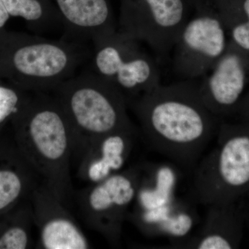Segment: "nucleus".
Masks as SVG:
<instances>
[{"instance_id":"25","label":"nucleus","mask_w":249,"mask_h":249,"mask_svg":"<svg viewBox=\"0 0 249 249\" xmlns=\"http://www.w3.org/2000/svg\"><path fill=\"white\" fill-rule=\"evenodd\" d=\"M242 212H243L244 217H245V219H247V221H248L249 226V208L248 210H247V212H244V211H242Z\"/></svg>"},{"instance_id":"12","label":"nucleus","mask_w":249,"mask_h":249,"mask_svg":"<svg viewBox=\"0 0 249 249\" xmlns=\"http://www.w3.org/2000/svg\"><path fill=\"white\" fill-rule=\"evenodd\" d=\"M139 134L133 126L108 134L93 142L78 159V178L93 184L125 169Z\"/></svg>"},{"instance_id":"16","label":"nucleus","mask_w":249,"mask_h":249,"mask_svg":"<svg viewBox=\"0 0 249 249\" xmlns=\"http://www.w3.org/2000/svg\"><path fill=\"white\" fill-rule=\"evenodd\" d=\"M193 210L175 198L169 204L147 210L130 211L127 219L148 236L168 237L173 247H178L190 237L196 219Z\"/></svg>"},{"instance_id":"9","label":"nucleus","mask_w":249,"mask_h":249,"mask_svg":"<svg viewBox=\"0 0 249 249\" xmlns=\"http://www.w3.org/2000/svg\"><path fill=\"white\" fill-rule=\"evenodd\" d=\"M186 0H121L119 32L160 55L173 49L189 19Z\"/></svg>"},{"instance_id":"15","label":"nucleus","mask_w":249,"mask_h":249,"mask_svg":"<svg viewBox=\"0 0 249 249\" xmlns=\"http://www.w3.org/2000/svg\"><path fill=\"white\" fill-rule=\"evenodd\" d=\"M234 204H213L208 209L201 230L188 237L178 248L232 249L239 248L245 221L242 211Z\"/></svg>"},{"instance_id":"13","label":"nucleus","mask_w":249,"mask_h":249,"mask_svg":"<svg viewBox=\"0 0 249 249\" xmlns=\"http://www.w3.org/2000/svg\"><path fill=\"white\" fill-rule=\"evenodd\" d=\"M52 1L61 19L65 38L86 43L117 31L109 0Z\"/></svg>"},{"instance_id":"17","label":"nucleus","mask_w":249,"mask_h":249,"mask_svg":"<svg viewBox=\"0 0 249 249\" xmlns=\"http://www.w3.org/2000/svg\"><path fill=\"white\" fill-rule=\"evenodd\" d=\"M178 180V173L172 165H142L138 191L130 211H147L172 202L175 199Z\"/></svg>"},{"instance_id":"4","label":"nucleus","mask_w":249,"mask_h":249,"mask_svg":"<svg viewBox=\"0 0 249 249\" xmlns=\"http://www.w3.org/2000/svg\"><path fill=\"white\" fill-rule=\"evenodd\" d=\"M53 93L71 127L76 160L98 139L134 126L124 95L89 69L65 80Z\"/></svg>"},{"instance_id":"1","label":"nucleus","mask_w":249,"mask_h":249,"mask_svg":"<svg viewBox=\"0 0 249 249\" xmlns=\"http://www.w3.org/2000/svg\"><path fill=\"white\" fill-rule=\"evenodd\" d=\"M152 150L193 172L222 120L205 106L196 80L160 84L128 103Z\"/></svg>"},{"instance_id":"2","label":"nucleus","mask_w":249,"mask_h":249,"mask_svg":"<svg viewBox=\"0 0 249 249\" xmlns=\"http://www.w3.org/2000/svg\"><path fill=\"white\" fill-rule=\"evenodd\" d=\"M11 125L13 138L28 164L67 204L73 196V137L58 100L48 93L30 94Z\"/></svg>"},{"instance_id":"14","label":"nucleus","mask_w":249,"mask_h":249,"mask_svg":"<svg viewBox=\"0 0 249 249\" xmlns=\"http://www.w3.org/2000/svg\"><path fill=\"white\" fill-rule=\"evenodd\" d=\"M40 180L14 138L9 140L0 135V215L29 200Z\"/></svg>"},{"instance_id":"26","label":"nucleus","mask_w":249,"mask_h":249,"mask_svg":"<svg viewBox=\"0 0 249 249\" xmlns=\"http://www.w3.org/2000/svg\"></svg>"},{"instance_id":"18","label":"nucleus","mask_w":249,"mask_h":249,"mask_svg":"<svg viewBox=\"0 0 249 249\" xmlns=\"http://www.w3.org/2000/svg\"><path fill=\"white\" fill-rule=\"evenodd\" d=\"M11 18H20L36 34H43L62 25L52 0H2Z\"/></svg>"},{"instance_id":"7","label":"nucleus","mask_w":249,"mask_h":249,"mask_svg":"<svg viewBox=\"0 0 249 249\" xmlns=\"http://www.w3.org/2000/svg\"><path fill=\"white\" fill-rule=\"evenodd\" d=\"M142 165L127 167L100 182L89 184L76 196L82 219L114 247L121 245L124 223L137 196Z\"/></svg>"},{"instance_id":"3","label":"nucleus","mask_w":249,"mask_h":249,"mask_svg":"<svg viewBox=\"0 0 249 249\" xmlns=\"http://www.w3.org/2000/svg\"><path fill=\"white\" fill-rule=\"evenodd\" d=\"M91 52L85 42L5 29L0 31V78L28 93L53 92L89 61Z\"/></svg>"},{"instance_id":"8","label":"nucleus","mask_w":249,"mask_h":249,"mask_svg":"<svg viewBox=\"0 0 249 249\" xmlns=\"http://www.w3.org/2000/svg\"><path fill=\"white\" fill-rule=\"evenodd\" d=\"M194 7L196 14L187 21L173 48L174 71L184 80L204 76L230 42L222 19L211 4L204 1Z\"/></svg>"},{"instance_id":"19","label":"nucleus","mask_w":249,"mask_h":249,"mask_svg":"<svg viewBox=\"0 0 249 249\" xmlns=\"http://www.w3.org/2000/svg\"><path fill=\"white\" fill-rule=\"evenodd\" d=\"M34 224L30 201L0 215V249L30 248Z\"/></svg>"},{"instance_id":"21","label":"nucleus","mask_w":249,"mask_h":249,"mask_svg":"<svg viewBox=\"0 0 249 249\" xmlns=\"http://www.w3.org/2000/svg\"><path fill=\"white\" fill-rule=\"evenodd\" d=\"M31 93L0 78V135L27 102Z\"/></svg>"},{"instance_id":"6","label":"nucleus","mask_w":249,"mask_h":249,"mask_svg":"<svg viewBox=\"0 0 249 249\" xmlns=\"http://www.w3.org/2000/svg\"><path fill=\"white\" fill-rule=\"evenodd\" d=\"M139 42L118 30L92 42L89 70L116 87L127 105L160 84L157 62Z\"/></svg>"},{"instance_id":"10","label":"nucleus","mask_w":249,"mask_h":249,"mask_svg":"<svg viewBox=\"0 0 249 249\" xmlns=\"http://www.w3.org/2000/svg\"><path fill=\"white\" fill-rule=\"evenodd\" d=\"M201 78L199 91L206 107L221 120L234 115L249 82V54L229 42L225 53Z\"/></svg>"},{"instance_id":"20","label":"nucleus","mask_w":249,"mask_h":249,"mask_svg":"<svg viewBox=\"0 0 249 249\" xmlns=\"http://www.w3.org/2000/svg\"><path fill=\"white\" fill-rule=\"evenodd\" d=\"M213 6L227 29L229 40L249 54V0H204Z\"/></svg>"},{"instance_id":"23","label":"nucleus","mask_w":249,"mask_h":249,"mask_svg":"<svg viewBox=\"0 0 249 249\" xmlns=\"http://www.w3.org/2000/svg\"><path fill=\"white\" fill-rule=\"evenodd\" d=\"M10 18H11V16L5 7L2 0H0V31L6 29L5 27Z\"/></svg>"},{"instance_id":"24","label":"nucleus","mask_w":249,"mask_h":249,"mask_svg":"<svg viewBox=\"0 0 249 249\" xmlns=\"http://www.w3.org/2000/svg\"><path fill=\"white\" fill-rule=\"evenodd\" d=\"M188 1L190 4L195 6H196V4H199L201 1H204V0H188Z\"/></svg>"},{"instance_id":"22","label":"nucleus","mask_w":249,"mask_h":249,"mask_svg":"<svg viewBox=\"0 0 249 249\" xmlns=\"http://www.w3.org/2000/svg\"><path fill=\"white\" fill-rule=\"evenodd\" d=\"M236 114L240 120L249 121V91L242 98Z\"/></svg>"},{"instance_id":"5","label":"nucleus","mask_w":249,"mask_h":249,"mask_svg":"<svg viewBox=\"0 0 249 249\" xmlns=\"http://www.w3.org/2000/svg\"><path fill=\"white\" fill-rule=\"evenodd\" d=\"M217 142L193 170L200 204H234L249 196V121L221 123Z\"/></svg>"},{"instance_id":"11","label":"nucleus","mask_w":249,"mask_h":249,"mask_svg":"<svg viewBox=\"0 0 249 249\" xmlns=\"http://www.w3.org/2000/svg\"><path fill=\"white\" fill-rule=\"evenodd\" d=\"M34 225L39 235V248L87 249L89 240L65 204L41 182L29 198Z\"/></svg>"}]
</instances>
